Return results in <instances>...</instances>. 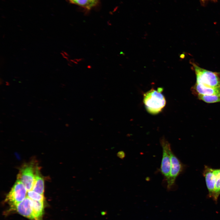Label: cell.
<instances>
[{
    "mask_svg": "<svg viewBox=\"0 0 220 220\" xmlns=\"http://www.w3.org/2000/svg\"><path fill=\"white\" fill-rule=\"evenodd\" d=\"M70 61H71L72 62H73V63H74L75 64H78V62H76V61H75V60H70Z\"/></svg>",
    "mask_w": 220,
    "mask_h": 220,
    "instance_id": "cell-17",
    "label": "cell"
},
{
    "mask_svg": "<svg viewBox=\"0 0 220 220\" xmlns=\"http://www.w3.org/2000/svg\"><path fill=\"white\" fill-rule=\"evenodd\" d=\"M74 60H75V61H76L77 62H79V61H82V60H83V58H80V59H74Z\"/></svg>",
    "mask_w": 220,
    "mask_h": 220,
    "instance_id": "cell-16",
    "label": "cell"
},
{
    "mask_svg": "<svg viewBox=\"0 0 220 220\" xmlns=\"http://www.w3.org/2000/svg\"><path fill=\"white\" fill-rule=\"evenodd\" d=\"M217 74H220V72H216Z\"/></svg>",
    "mask_w": 220,
    "mask_h": 220,
    "instance_id": "cell-22",
    "label": "cell"
},
{
    "mask_svg": "<svg viewBox=\"0 0 220 220\" xmlns=\"http://www.w3.org/2000/svg\"><path fill=\"white\" fill-rule=\"evenodd\" d=\"M93 1H94V2L97 4V3L99 1V0H92Z\"/></svg>",
    "mask_w": 220,
    "mask_h": 220,
    "instance_id": "cell-19",
    "label": "cell"
},
{
    "mask_svg": "<svg viewBox=\"0 0 220 220\" xmlns=\"http://www.w3.org/2000/svg\"><path fill=\"white\" fill-rule=\"evenodd\" d=\"M87 68H91V67L90 65H88L87 66Z\"/></svg>",
    "mask_w": 220,
    "mask_h": 220,
    "instance_id": "cell-20",
    "label": "cell"
},
{
    "mask_svg": "<svg viewBox=\"0 0 220 220\" xmlns=\"http://www.w3.org/2000/svg\"><path fill=\"white\" fill-rule=\"evenodd\" d=\"M192 89L198 94L220 95V87H210L196 82Z\"/></svg>",
    "mask_w": 220,
    "mask_h": 220,
    "instance_id": "cell-9",
    "label": "cell"
},
{
    "mask_svg": "<svg viewBox=\"0 0 220 220\" xmlns=\"http://www.w3.org/2000/svg\"><path fill=\"white\" fill-rule=\"evenodd\" d=\"M62 52L66 56L68 57L69 56L68 54L66 52L63 51H62Z\"/></svg>",
    "mask_w": 220,
    "mask_h": 220,
    "instance_id": "cell-18",
    "label": "cell"
},
{
    "mask_svg": "<svg viewBox=\"0 0 220 220\" xmlns=\"http://www.w3.org/2000/svg\"><path fill=\"white\" fill-rule=\"evenodd\" d=\"M160 142L163 150L160 171L167 181L169 177L170 170V152L172 150L170 144L164 138H161Z\"/></svg>",
    "mask_w": 220,
    "mask_h": 220,
    "instance_id": "cell-5",
    "label": "cell"
},
{
    "mask_svg": "<svg viewBox=\"0 0 220 220\" xmlns=\"http://www.w3.org/2000/svg\"><path fill=\"white\" fill-rule=\"evenodd\" d=\"M69 2L77 5L88 10H90L97 4L92 0H68Z\"/></svg>",
    "mask_w": 220,
    "mask_h": 220,
    "instance_id": "cell-11",
    "label": "cell"
},
{
    "mask_svg": "<svg viewBox=\"0 0 220 220\" xmlns=\"http://www.w3.org/2000/svg\"><path fill=\"white\" fill-rule=\"evenodd\" d=\"M23 216L32 220H36L33 209L32 200L27 196L22 202L11 208Z\"/></svg>",
    "mask_w": 220,
    "mask_h": 220,
    "instance_id": "cell-7",
    "label": "cell"
},
{
    "mask_svg": "<svg viewBox=\"0 0 220 220\" xmlns=\"http://www.w3.org/2000/svg\"><path fill=\"white\" fill-rule=\"evenodd\" d=\"M202 2H205L207 0H201Z\"/></svg>",
    "mask_w": 220,
    "mask_h": 220,
    "instance_id": "cell-21",
    "label": "cell"
},
{
    "mask_svg": "<svg viewBox=\"0 0 220 220\" xmlns=\"http://www.w3.org/2000/svg\"><path fill=\"white\" fill-rule=\"evenodd\" d=\"M195 71L197 83L211 87H220V78L216 72L200 67L192 63Z\"/></svg>",
    "mask_w": 220,
    "mask_h": 220,
    "instance_id": "cell-2",
    "label": "cell"
},
{
    "mask_svg": "<svg viewBox=\"0 0 220 220\" xmlns=\"http://www.w3.org/2000/svg\"><path fill=\"white\" fill-rule=\"evenodd\" d=\"M44 179L40 175L38 169L37 168L35 172V181L32 190L44 195Z\"/></svg>",
    "mask_w": 220,
    "mask_h": 220,
    "instance_id": "cell-10",
    "label": "cell"
},
{
    "mask_svg": "<svg viewBox=\"0 0 220 220\" xmlns=\"http://www.w3.org/2000/svg\"><path fill=\"white\" fill-rule=\"evenodd\" d=\"M198 98L199 100L207 103L220 102V95H206L198 94Z\"/></svg>",
    "mask_w": 220,
    "mask_h": 220,
    "instance_id": "cell-13",
    "label": "cell"
},
{
    "mask_svg": "<svg viewBox=\"0 0 220 220\" xmlns=\"http://www.w3.org/2000/svg\"><path fill=\"white\" fill-rule=\"evenodd\" d=\"M27 196L34 200L43 202L44 201V195L41 194L33 190L28 191Z\"/></svg>",
    "mask_w": 220,
    "mask_h": 220,
    "instance_id": "cell-14",
    "label": "cell"
},
{
    "mask_svg": "<svg viewBox=\"0 0 220 220\" xmlns=\"http://www.w3.org/2000/svg\"><path fill=\"white\" fill-rule=\"evenodd\" d=\"M205 177L209 195L211 197L213 196L215 185V169L207 166H205L203 173Z\"/></svg>",
    "mask_w": 220,
    "mask_h": 220,
    "instance_id": "cell-8",
    "label": "cell"
},
{
    "mask_svg": "<svg viewBox=\"0 0 220 220\" xmlns=\"http://www.w3.org/2000/svg\"><path fill=\"white\" fill-rule=\"evenodd\" d=\"M36 168L32 163L24 165L20 169L17 180L24 185L28 191L32 190L35 181Z\"/></svg>",
    "mask_w": 220,
    "mask_h": 220,
    "instance_id": "cell-4",
    "label": "cell"
},
{
    "mask_svg": "<svg viewBox=\"0 0 220 220\" xmlns=\"http://www.w3.org/2000/svg\"><path fill=\"white\" fill-rule=\"evenodd\" d=\"M117 156L121 159H123L125 156V152L123 151H120L117 153Z\"/></svg>",
    "mask_w": 220,
    "mask_h": 220,
    "instance_id": "cell-15",
    "label": "cell"
},
{
    "mask_svg": "<svg viewBox=\"0 0 220 220\" xmlns=\"http://www.w3.org/2000/svg\"><path fill=\"white\" fill-rule=\"evenodd\" d=\"M215 182L214 192L213 199L217 201L220 195V168L215 169Z\"/></svg>",
    "mask_w": 220,
    "mask_h": 220,
    "instance_id": "cell-12",
    "label": "cell"
},
{
    "mask_svg": "<svg viewBox=\"0 0 220 220\" xmlns=\"http://www.w3.org/2000/svg\"><path fill=\"white\" fill-rule=\"evenodd\" d=\"M28 191L23 184L17 180L10 191L6 195L5 201L11 208L22 202L27 196Z\"/></svg>",
    "mask_w": 220,
    "mask_h": 220,
    "instance_id": "cell-3",
    "label": "cell"
},
{
    "mask_svg": "<svg viewBox=\"0 0 220 220\" xmlns=\"http://www.w3.org/2000/svg\"><path fill=\"white\" fill-rule=\"evenodd\" d=\"M163 88H152L144 95L143 102L147 111L152 114L160 112L166 105L165 98L162 94Z\"/></svg>",
    "mask_w": 220,
    "mask_h": 220,
    "instance_id": "cell-1",
    "label": "cell"
},
{
    "mask_svg": "<svg viewBox=\"0 0 220 220\" xmlns=\"http://www.w3.org/2000/svg\"><path fill=\"white\" fill-rule=\"evenodd\" d=\"M170 170L169 178L167 181V189L168 190L173 186L176 178L182 171L183 169L182 163L172 150L170 152Z\"/></svg>",
    "mask_w": 220,
    "mask_h": 220,
    "instance_id": "cell-6",
    "label": "cell"
}]
</instances>
